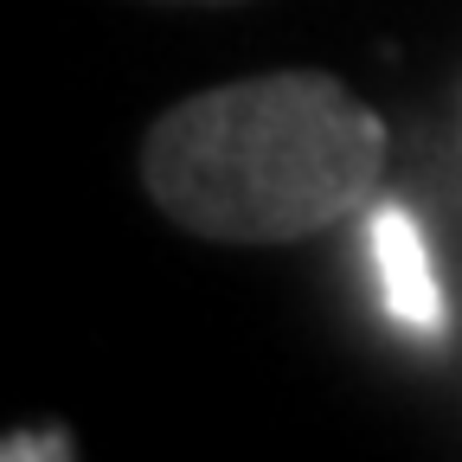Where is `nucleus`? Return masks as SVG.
Listing matches in <instances>:
<instances>
[{"label": "nucleus", "instance_id": "nucleus-1", "mask_svg": "<svg viewBox=\"0 0 462 462\" xmlns=\"http://www.w3.org/2000/svg\"><path fill=\"white\" fill-rule=\"evenodd\" d=\"M385 123L328 71H263L154 116L142 187L206 245H302L373 212Z\"/></svg>", "mask_w": 462, "mask_h": 462}, {"label": "nucleus", "instance_id": "nucleus-2", "mask_svg": "<svg viewBox=\"0 0 462 462\" xmlns=\"http://www.w3.org/2000/svg\"><path fill=\"white\" fill-rule=\"evenodd\" d=\"M366 251H373L379 309L411 340H437L449 328V302H443V282H437V263H430V245H424L418 218L404 212L398 199H373Z\"/></svg>", "mask_w": 462, "mask_h": 462}, {"label": "nucleus", "instance_id": "nucleus-3", "mask_svg": "<svg viewBox=\"0 0 462 462\" xmlns=\"http://www.w3.org/2000/svg\"><path fill=\"white\" fill-rule=\"evenodd\" d=\"M154 7H238V0H154Z\"/></svg>", "mask_w": 462, "mask_h": 462}]
</instances>
